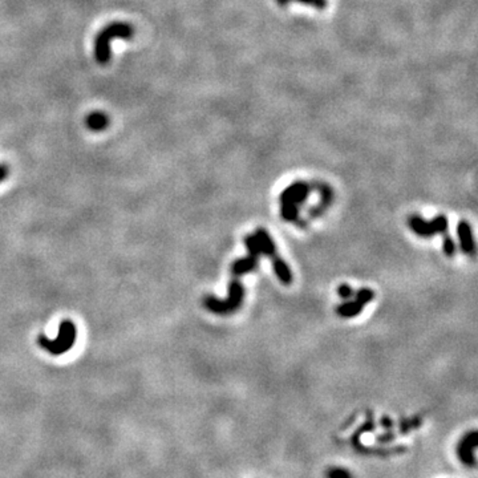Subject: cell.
<instances>
[{
    "mask_svg": "<svg viewBox=\"0 0 478 478\" xmlns=\"http://www.w3.org/2000/svg\"><path fill=\"white\" fill-rule=\"evenodd\" d=\"M135 35V29L129 23L114 22L104 27L94 39V59L98 64L104 66L111 62L112 48L111 42L114 39L129 40Z\"/></svg>",
    "mask_w": 478,
    "mask_h": 478,
    "instance_id": "1",
    "label": "cell"
},
{
    "mask_svg": "<svg viewBox=\"0 0 478 478\" xmlns=\"http://www.w3.org/2000/svg\"><path fill=\"white\" fill-rule=\"evenodd\" d=\"M355 296H356V300H358V302L363 303L365 306L367 303H369L371 300H373L375 293H373L372 290H369V289H362V290H359V291L355 294Z\"/></svg>",
    "mask_w": 478,
    "mask_h": 478,
    "instance_id": "15",
    "label": "cell"
},
{
    "mask_svg": "<svg viewBox=\"0 0 478 478\" xmlns=\"http://www.w3.org/2000/svg\"><path fill=\"white\" fill-rule=\"evenodd\" d=\"M271 259H273V267L274 271L276 274L278 279L283 283V284H290L293 282V274H291V270L289 269V266L284 263L283 259H280L276 252L271 255Z\"/></svg>",
    "mask_w": 478,
    "mask_h": 478,
    "instance_id": "8",
    "label": "cell"
},
{
    "mask_svg": "<svg viewBox=\"0 0 478 478\" xmlns=\"http://www.w3.org/2000/svg\"><path fill=\"white\" fill-rule=\"evenodd\" d=\"M338 294H339V296L343 297V299H349V297L354 296L355 293H354V290H352L351 286H348V284H341V286L338 287Z\"/></svg>",
    "mask_w": 478,
    "mask_h": 478,
    "instance_id": "17",
    "label": "cell"
},
{
    "mask_svg": "<svg viewBox=\"0 0 478 478\" xmlns=\"http://www.w3.org/2000/svg\"><path fill=\"white\" fill-rule=\"evenodd\" d=\"M77 338V328L72 320H64L59 326V332L55 339H49L46 335H40L38 338L39 345L46 349L47 352L59 356L67 354L69 349L75 345Z\"/></svg>",
    "mask_w": 478,
    "mask_h": 478,
    "instance_id": "2",
    "label": "cell"
},
{
    "mask_svg": "<svg viewBox=\"0 0 478 478\" xmlns=\"http://www.w3.org/2000/svg\"><path fill=\"white\" fill-rule=\"evenodd\" d=\"M364 308V304L358 302V300H352V302H345L341 306H338L336 313L338 315H341L342 318H354L356 315H359Z\"/></svg>",
    "mask_w": 478,
    "mask_h": 478,
    "instance_id": "10",
    "label": "cell"
},
{
    "mask_svg": "<svg viewBox=\"0 0 478 478\" xmlns=\"http://www.w3.org/2000/svg\"><path fill=\"white\" fill-rule=\"evenodd\" d=\"M442 238H444V245H442V249H444V252L448 255V256H453L455 252V245L453 242V239L449 237L448 231L441 234Z\"/></svg>",
    "mask_w": 478,
    "mask_h": 478,
    "instance_id": "14",
    "label": "cell"
},
{
    "mask_svg": "<svg viewBox=\"0 0 478 478\" xmlns=\"http://www.w3.org/2000/svg\"><path fill=\"white\" fill-rule=\"evenodd\" d=\"M256 262H258V259L254 258V256L238 259V261H235L233 263L231 273H233L234 276H239V275H243V274L250 273L256 267Z\"/></svg>",
    "mask_w": 478,
    "mask_h": 478,
    "instance_id": "11",
    "label": "cell"
},
{
    "mask_svg": "<svg viewBox=\"0 0 478 478\" xmlns=\"http://www.w3.org/2000/svg\"><path fill=\"white\" fill-rule=\"evenodd\" d=\"M8 173H10L8 168L5 165H0V183H3L8 177Z\"/></svg>",
    "mask_w": 478,
    "mask_h": 478,
    "instance_id": "19",
    "label": "cell"
},
{
    "mask_svg": "<svg viewBox=\"0 0 478 478\" xmlns=\"http://www.w3.org/2000/svg\"><path fill=\"white\" fill-rule=\"evenodd\" d=\"M254 237L256 238V241H258L259 245H261L262 254H266V255H269V256H271V255L275 254V245H274L271 237L269 235V233H267L266 230L258 228V230L255 231V235H254Z\"/></svg>",
    "mask_w": 478,
    "mask_h": 478,
    "instance_id": "12",
    "label": "cell"
},
{
    "mask_svg": "<svg viewBox=\"0 0 478 478\" xmlns=\"http://www.w3.org/2000/svg\"><path fill=\"white\" fill-rule=\"evenodd\" d=\"M310 193L308 185L296 183L289 186L280 196L282 217L286 221H295L297 218V205L303 204Z\"/></svg>",
    "mask_w": 478,
    "mask_h": 478,
    "instance_id": "4",
    "label": "cell"
},
{
    "mask_svg": "<svg viewBox=\"0 0 478 478\" xmlns=\"http://www.w3.org/2000/svg\"><path fill=\"white\" fill-rule=\"evenodd\" d=\"M327 478H352V476L343 468H332L327 472Z\"/></svg>",
    "mask_w": 478,
    "mask_h": 478,
    "instance_id": "16",
    "label": "cell"
},
{
    "mask_svg": "<svg viewBox=\"0 0 478 478\" xmlns=\"http://www.w3.org/2000/svg\"><path fill=\"white\" fill-rule=\"evenodd\" d=\"M243 299V287L239 280L233 279V282L228 284V297L226 300L217 299L214 296H207L205 299L206 308L214 314H228L235 311Z\"/></svg>",
    "mask_w": 478,
    "mask_h": 478,
    "instance_id": "3",
    "label": "cell"
},
{
    "mask_svg": "<svg viewBox=\"0 0 478 478\" xmlns=\"http://www.w3.org/2000/svg\"><path fill=\"white\" fill-rule=\"evenodd\" d=\"M457 233H458V238L461 242V248L464 252L466 254H473L475 252V241L472 237V230L466 221H461L457 226Z\"/></svg>",
    "mask_w": 478,
    "mask_h": 478,
    "instance_id": "7",
    "label": "cell"
},
{
    "mask_svg": "<svg viewBox=\"0 0 478 478\" xmlns=\"http://www.w3.org/2000/svg\"><path fill=\"white\" fill-rule=\"evenodd\" d=\"M245 245H246V248H248V250H249L250 256H254V258L258 259L259 254H262V249H261V245H259V242L256 241V238H255L254 235L246 237V238H245Z\"/></svg>",
    "mask_w": 478,
    "mask_h": 478,
    "instance_id": "13",
    "label": "cell"
},
{
    "mask_svg": "<svg viewBox=\"0 0 478 478\" xmlns=\"http://www.w3.org/2000/svg\"><path fill=\"white\" fill-rule=\"evenodd\" d=\"M410 228L420 237L429 238L434 234H444L448 231V220L444 215H438L432 221H425L419 215L410 218Z\"/></svg>",
    "mask_w": 478,
    "mask_h": 478,
    "instance_id": "5",
    "label": "cell"
},
{
    "mask_svg": "<svg viewBox=\"0 0 478 478\" xmlns=\"http://www.w3.org/2000/svg\"><path fill=\"white\" fill-rule=\"evenodd\" d=\"M85 124L92 132H101L109 125V117L103 112H92L87 116Z\"/></svg>",
    "mask_w": 478,
    "mask_h": 478,
    "instance_id": "9",
    "label": "cell"
},
{
    "mask_svg": "<svg viewBox=\"0 0 478 478\" xmlns=\"http://www.w3.org/2000/svg\"><path fill=\"white\" fill-rule=\"evenodd\" d=\"M477 432L475 431L465 434L464 438L460 441L457 453L465 465H475V451L477 448Z\"/></svg>",
    "mask_w": 478,
    "mask_h": 478,
    "instance_id": "6",
    "label": "cell"
},
{
    "mask_svg": "<svg viewBox=\"0 0 478 478\" xmlns=\"http://www.w3.org/2000/svg\"><path fill=\"white\" fill-rule=\"evenodd\" d=\"M280 1H290V0H280ZM299 1H303V3H307V4H313L315 7H323L326 4L324 0H299Z\"/></svg>",
    "mask_w": 478,
    "mask_h": 478,
    "instance_id": "18",
    "label": "cell"
}]
</instances>
